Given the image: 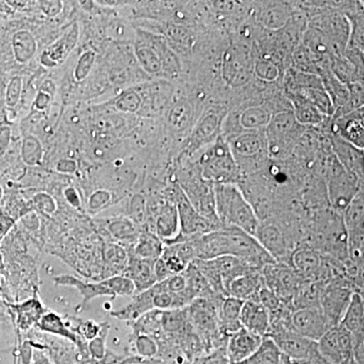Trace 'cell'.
Instances as JSON below:
<instances>
[{
    "instance_id": "1",
    "label": "cell",
    "mask_w": 364,
    "mask_h": 364,
    "mask_svg": "<svg viewBox=\"0 0 364 364\" xmlns=\"http://www.w3.org/2000/svg\"><path fill=\"white\" fill-rule=\"evenodd\" d=\"M191 240L195 248L196 259L208 260L232 256L260 270L275 263L255 237L238 228L221 227Z\"/></svg>"
},
{
    "instance_id": "2",
    "label": "cell",
    "mask_w": 364,
    "mask_h": 364,
    "mask_svg": "<svg viewBox=\"0 0 364 364\" xmlns=\"http://www.w3.org/2000/svg\"><path fill=\"white\" fill-rule=\"evenodd\" d=\"M215 214L222 227H235L255 237L260 221L236 183L214 184Z\"/></svg>"
},
{
    "instance_id": "3",
    "label": "cell",
    "mask_w": 364,
    "mask_h": 364,
    "mask_svg": "<svg viewBox=\"0 0 364 364\" xmlns=\"http://www.w3.org/2000/svg\"><path fill=\"white\" fill-rule=\"evenodd\" d=\"M200 165L203 178L213 184L236 183L240 174L231 148L222 136L208 146Z\"/></svg>"
},
{
    "instance_id": "4",
    "label": "cell",
    "mask_w": 364,
    "mask_h": 364,
    "mask_svg": "<svg viewBox=\"0 0 364 364\" xmlns=\"http://www.w3.org/2000/svg\"><path fill=\"white\" fill-rule=\"evenodd\" d=\"M360 181L363 179L345 169L334 157L328 171V198L337 213L342 214L359 191H363Z\"/></svg>"
},
{
    "instance_id": "5",
    "label": "cell",
    "mask_w": 364,
    "mask_h": 364,
    "mask_svg": "<svg viewBox=\"0 0 364 364\" xmlns=\"http://www.w3.org/2000/svg\"><path fill=\"white\" fill-rule=\"evenodd\" d=\"M342 221L346 231L347 252L349 260L363 268L364 252V196L363 189L342 213Z\"/></svg>"
},
{
    "instance_id": "6",
    "label": "cell",
    "mask_w": 364,
    "mask_h": 364,
    "mask_svg": "<svg viewBox=\"0 0 364 364\" xmlns=\"http://www.w3.org/2000/svg\"><path fill=\"white\" fill-rule=\"evenodd\" d=\"M267 337L273 340L282 355L294 359L317 360L321 358L317 342L306 338L282 324L270 326Z\"/></svg>"
},
{
    "instance_id": "7",
    "label": "cell",
    "mask_w": 364,
    "mask_h": 364,
    "mask_svg": "<svg viewBox=\"0 0 364 364\" xmlns=\"http://www.w3.org/2000/svg\"><path fill=\"white\" fill-rule=\"evenodd\" d=\"M254 62L247 46H230L222 61V77L228 85L239 87L250 80Z\"/></svg>"
},
{
    "instance_id": "8",
    "label": "cell",
    "mask_w": 364,
    "mask_h": 364,
    "mask_svg": "<svg viewBox=\"0 0 364 364\" xmlns=\"http://www.w3.org/2000/svg\"><path fill=\"white\" fill-rule=\"evenodd\" d=\"M261 273L264 286L284 303L293 301L303 280L293 267H287L286 263L275 262L267 265L262 268Z\"/></svg>"
},
{
    "instance_id": "9",
    "label": "cell",
    "mask_w": 364,
    "mask_h": 364,
    "mask_svg": "<svg viewBox=\"0 0 364 364\" xmlns=\"http://www.w3.org/2000/svg\"><path fill=\"white\" fill-rule=\"evenodd\" d=\"M321 358L327 364H347L352 358L350 333L341 325L333 327L317 342Z\"/></svg>"
},
{
    "instance_id": "10",
    "label": "cell",
    "mask_w": 364,
    "mask_h": 364,
    "mask_svg": "<svg viewBox=\"0 0 364 364\" xmlns=\"http://www.w3.org/2000/svg\"><path fill=\"white\" fill-rule=\"evenodd\" d=\"M176 205L178 210L181 232L183 240L203 236L222 227L219 223L212 221L198 212L189 202L183 191H181L177 196Z\"/></svg>"
},
{
    "instance_id": "11",
    "label": "cell",
    "mask_w": 364,
    "mask_h": 364,
    "mask_svg": "<svg viewBox=\"0 0 364 364\" xmlns=\"http://www.w3.org/2000/svg\"><path fill=\"white\" fill-rule=\"evenodd\" d=\"M289 326L293 331L316 342L331 329L320 306L296 309L289 316Z\"/></svg>"
},
{
    "instance_id": "12",
    "label": "cell",
    "mask_w": 364,
    "mask_h": 364,
    "mask_svg": "<svg viewBox=\"0 0 364 364\" xmlns=\"http://www.w3.org/2000/svg\"><path fill=\"white\" fill-rule=\"evenodd\" d=\"M354 291H356L345 286L343 282H332L323 289L320 308L331 328L336 327L341 322Z\"/></svg>"
},
{
    "instance_id": "13",
    "label": "cell",
    "mask_w": 364,
    "mask_h": 364,
    "mask_svg": "<svg viewBox=\"0 0 364 364\" xmlns=\"http://www.w3.org/2000/svg\"><path fill=\"white\" fill-rule=\"evenodd\" d=\"M298 122L293 112H284L272 117L267 127L268 144L273 155L282 154L298 131Z\"/></svg>"
},
{
    "instance_id": "14",
    "label": "cell",
    "mask_w": 364,
    "mask_h": 364,
    "mask_svg": "<svg viewBox=\"0 0 364 364\" xmlns=\"http://www.w3.org/2000/svg\"><path fill=\"white\" fill-rule=\"evenodd\" d=\"M263 338L255 333L240 328L228 337L226 358L229 364H240L259 348Z\"/></svg>"
},
{
    "instance_id": "15",
    "label": "cell",
    "mask_w": 364,
    "mask_h": 364,
    "mask_svg": "<svg viewBox=\"0 0 364 364\" xmlns=\"http://www.w3.org/2000/svg\"><path fill=\"white\" fill-rule=\"evenodd\" d=\"M291 267L301 279L322 282L321 277L326 272L325 259L316 249H296L291 256Z\"/></svg>"
},
{
    "instance_id": "16",
    "label": "cell",
    "mask_w": 364,
    "mask_h": 364,
    "mask_svg": "<svg viewBox=\"0 0 364 364\" xmlns=\"http://www.w3.org/2000/svg\"><path fill=\"white\" fill-rule=\"evenodd\" d=\"M335 135L342 140L351 144L354 147L363 150L364 148V116L363 107L337 117L333 124Z\"/></svg>"
},
{
    "instance_id": "17",
    "label": "cell",
    "mask_w": 364,
    "mask_h": 364,
    "mask_svg": "<svg viewBox=\"0 0 364 364\" xmlns=\"http://www.w3.org/2000/svg\"><path fill=\"white\" fill-rule=\"evenodd\" d=\"M154 233L165 246L183 240L176 203H166L159 208L155 221Z\"/></svg>"
},
{
    "instance_id": "18",
    "label": "cell",
    "mask_w": 364,
    "mask_h": 364,
    "mask_svg": "<svg viewBox=\"0 0 364 364\" xmlns=\"http://www.w3.org/2000/svg\"><path fill=\"white\" fill-rule=\"evenodd\" d=\"M79 39V26L74 23L68 32L53 43L41 55L40 62L45 68H55L62 65L76 47Z\"/></svg>"
},
{
    "instance_id": "19",
    "label": "cell",
    "mask_w": 364,
    "mask_h": 364,
    "mask_svg": "<svg viewBox=\"0 0 364 364\" xmlns=\"http://www.w3.org/2000/svg\"><path fill=\"white\" fill-rule=\"evenodd\" d=\"M241 327L255 333L261 337H267L269 333L272 318L265 306L258 299L244 301L240 314Z\"/></svg>"
},
{
    "instance_id": "20",
    "label": "cell",
    "mask_w": 364,
    "mask_h": 364,
    "mask_svg": "<svg viewBox=\"0 0 364 364\" xmlns=\"http://www.w3.org/2000/svg\"><path fill=\"white\" fill-rule=\"evenodd\" d=\"M223 123V114L219 109H210L198 119L191 138V151L200 149L214 143L220 136V128Z\"/></svg>"
},
{
    "instance_id": "21",
    "label": "cell",
    "mask_w": 364,
    "mask_h": 364,
    "mask_svg": "<svg viewBox=\"0 0 364 364\" xmlns=\"http://www.w3.org/2000/svg\"><path fill=\"white\" fill-rule=\"evenodd\" d=\"M128 254L129 260L123 274L133 282L136 293H142L156 284L157 279L154 272L156 261L141 259L130 252Z\"/></svg>"
},
{
    "instance_id": "22",
    "label": "cell",
    "mask_w": 364,
    "mask_h": 364,
    "mask_svg": "<svg viewBox=\"0 0 364 364\" xmlns=\"http://www.w3.org/2000/svg\"><path fill=\"white\" fill-rule=\"evenodd\" d=\"M255 238L277 263H284L287 255V242L282 231L272 224L259 225Z\"/></svg>"
},
{
    "instance_id": "23",
    "label": "cell",
    "mask_w": 364,
    "mask_h": 364,
    "mask_svg": "<svg viewBox=\"0 0 364 364\" xmlns=\"http://www.w3.org/2000/svg\"><path fill=\"white\" fill-rule=\"evenodd\" d=\"M54 282L57 286L75 287L82 296L81 308H85L90 301L98 296H114L105 279L102 282H82L73 275L63 274L54 277Z\"/></svg>"
},
{
    "instance_id": "24",
    "label": "cell",
    "mask_w": 364,
    "mask_h": 364,
    "mask_svg": "<svg viewBox=\"0 0 364 364\" xmlns=\"http://www.w3.org/2000/svg\"><path fill=\"white\" fill-rule=\"evenodd\" d=\"M263 286L264 282L261 270L254 269L232 280L226 287V294L241 301L257 299L258 293Z\"/></svg>"
},
{
    "instance_id": "25",
    "label": "cell",
    "mask_w": 364,
    "mask_h": 364,
    "mask_svg": "<svg viewBox=\"0 0 364 364\" xmlns=\"http://www.w3.org/2000/svg\"><path fill=\"white\" fill-rule=\"evenodd\" d=\"M333 148L336 154L335 158L340 164L363 181V150L354 147L336 135L333 139Z\"/></svg>"
},
{
    "instance_id": "26",
    "label": "cell",
    "mask_w": 364,
    "mask_h": 364,
    "mask_svg": "<svg viewBox=\"0 0 364 364\" xmlns=\"http://www.w3.org/2000/svg\"><path fill=\"white\" fill-rule=\"evenodd\" d=\"M243 303L244 301L229 296H224L220 301L219 325L223 336L229 337L240 329V314Z\"/></svg>"
},
{
    "instance_id": "27",
    "label": "cell",
    "mask_w": 364,
    "mask_h": 364,
    "mask_svg": "<svg viewBox=\"0 0 364 364\" xmlns=\"http://www.w3.org/2000/svg\"><path fill=\"white\" fill-rule=\"evenodd\" d=\"M350 335L364 334V301L360 291H354L340 324Z\"/></svg>"
},
{
    "instance_id": "28",
    "label": "cell",
    "mask_w": 364,
    "mask_h": 364,
    "mask_svg": "<svg viewBox=\"0 0 364 364\" xmlns=\"http://www.w3.org/2000/svg\"><path fill=\"white\" fill-rule=\"evenodd\" d=\"M136 59L140 62L144 70L149 74H159L162 72L161 60L153 45L148 39L147 33H139L135 45Z\"/></svg>"
},
{
    "instance_id": "29",
    "label": "cell",
    "mask_w": 364,
    "mask_h": 364,
    "mask_svg": "<svg viewBox=\"0 0 364 364\" xmlns=\"http://www.w3.org/2000/svg\"><path fill=\"white\" fill-rule=\"evenodd\" d=\"M165 245L153 232H142L128 252L141 259L156 261L161 257Z\"/></svg>"
},
{
    "instance_id": "30",
    "label": "cell",
    "mask_w": 364,
    "mask_h": 364,
    "mask_svg": "<svg viewBox=\"0 0 364 364\" xmlns=\"http://www.w3.org/2000/svg\"><path fill=\"white\" fill-rule=\"evenodd\" d=\"M229 146L233 154L242 158L252 157L263 150L265 139L261 132H246L237 136Z\"/></svg>"
},
{
    "instance_id": "31",
    "label": "cell",
    "mask_w": 364,
    "mask_h": 364,
    "mask_svg": "<svg viewBox=\"0 0 364 364\" xmlns=\"http://www.w3.org/2000/svg\"><path fill=\"white\" fill-rule=\"evenodd\" d=\"M291 97H296L306 100L309 104L314 105L316 109L322 112L325 117H332L335 114V107L331 98L324 90V86L318 87L305 88L291 93Z\"/></svg>"
},
{
    "instance_id": "32",
    "label": "cell",
    "mask_w": 364,
    "mask_h": 364,
    "mask_svg": "<svg viewBox=\"0 0 364 364\" xmlns=\"http://www.w3.org/2000/svg\"><path fill=\"white\" fill-rule=\"evenodd\" d=\"M37 327L49 334L57 335V336L68 339L73 343H78L77 335L68 329L66 323L56 313H45L38 322Z\"/></svg>"
},
{
    "instance_id": "33",
    "label": "cell",
    "mask_w": 364,
    "mask_h": 364,
    "mask_svg": "<svg viewBox=\"0 0 364 364\" xmlns=\"http://www.w3.org/2000/svg\"><path fill=\"white\" fill-rule=\"evenodd\" d=\"M272 119V112L265 107H252L242 112L240 124L247 132H261L267 128Z\"/></svg>"
},
{
    "instance_id": "34",
    "label": "cell",
    "mask_w": 364,
    "mask_h": 364,
    "mask_svg": "<svg viewBox=\"0 0 364 364\" xmlns=\"http://www.w3.org/2000/svg\"><path fill=\"white\" fill-rule=\"evenodd\" d=\"M291 102L294 105V119L301 126H318L324 121V114L306 100L291 97Z\"/></svg>"
},
{
    "instance_id": "35",
    "label": "cell",
    "mask_w": 364,
    "mask_h": 364,
    "mask_svg": "<svg viewBox=\"0 0 364 364\" xmlns=\"http://www.w3.org/2000/svg\"><path fill=\"white\" fill-rule=\"evenodd\" d=\"M13 49L16 61L26 63L33 58L37 52V42L28 31H21L14 33L13 38Z\"/></svg>"
},
{
    "instance_id": "36",
    "label": "cell",
    "mask_w": 364,
    "mask_h": 364,
    "mask_svg": "<svg viewBox=\"0 0 364 364\" xmlns=\"http://www.w3.org/2000/svg\"><path fill=\"white\" fill-rule=\"evenodd\" d=\"M16 310L18 316V326L23 330L30 329L33 325H37L45 314L42 304L36 299L16 306Z\"/></svg>"
},
{
    "instance_id": "37",
    "label": "cell",
    "mask_w": 364,
    "mask_h": 364,
    "mask_svg": "<svg viewBox=\"0 0 364 364\" xmlns=\"http://www.w3.org/2000/svg\"><path fill=\"white\" fill-rule=\"evenodd\" d=\"M282 353L269 337H264L259 348L240 364H279Z\"/></svg>"
},
{
    "instance_id": "38",
    "label": "cell",
    "mask_w": 364,
    "mask_h": 364,
    "mask_svg": "<svg viewBox=\"0 0 364 364\" xmlns=\"http://www.w3.org/2000/svg\"><path fill=\"white\" fill-rule=\"evenodd\" d=\"M107 229H109V234L117 241L128 242L133 245L140 235L135 223L128 219L112 220L107 226Z\"/></svg>"
},
{
    "instance_id": "39",
    "label": "cell",
    "mask_w": 364,
    "mask_h": 364,
    "mask_svg": "<svg viewBox=\"0 0 364 364\" xmlns=\"http://www.w3.org/2000/svg\"><path fill=\"white\" fill-rule=\"evenodd\" d=\"M104 259L105 265H107L112 272H116V275L121 274L119 272L123 274L128 263L129 254L121 246L109 244L104 249Z\"/></svg>"
},
{
    "instance_id": "40",
    "label": "cell",
    "mask_w": 364,
    "mask_h": 364,
    "mask_svg": "<svg viewBox=\"0 0 364 364\" xmlns=\"http://www.w3.org/2000/svg\"><path fill=\"white\" fill-rule=\"evenodd\" d=\"M134 350L138 354V358L148 359L155 358L159 352V343L154 337L144 333L134 332Z\"/></svg>"
},
{
    "instance_id": "41",
    "label": "cell",
    "mask_w": 364,
    "mask_h": 364,
    "mask_svg": "<svg viewBox=\"0 0 364 364\" xmlns=\"http://www.w3.org/2000/svg\"><path fill=\"white\" fill-rule=\"evenodd\" d=\"M21 155L23 161L31 166L41 164L44 156V150L37 136L30 135L23 139Z\"/></svg>"
},
{
    "instance_id": "42",
    "label": "cell",
    "mask_w": 364,
    "mask_h": 364,
    "mask_svg": "<svg viewBox=\"0 0 364 364\" xmlns=\"http://www.w3.org/2000/svg\"><path fill=\"white\" fill-rule=\"evenodd\" d=\"M191 119H193V109L188 102H179L170 111V124L179 130L186 129L191 124Z\"/></svg>"
},
{
    "instance_id": "43",
    "label": "cell",
    "mask_w": 364,
    "mask_h": 364,
    "mask_svg": "<svg viewBox=\"0 0 364 364\" xmlns=\"http://www.w3.org/2000/svg\"><path fill=\"white\" fill-rule=\"evenodd\" d=\"M105 280L114 296H133L136 293L133 282L124 274L114 275Z\"/></svg>"
},
{
    "instance_id": "44",
    "label": "cell",
    "mask_w": 364,
    "mask_h": 364,
    "mask_svg": "<svg viewBox=\"0 0 364 364\" xmlns=\"http://www.w3.org/2000/svg\"><path fill=\"white\" fill-rule=\"evenodd\" d=\"M253 72L261 80L272 82L279 76V67L272 60L259 59L254 62Z\"/></svg>"
},
{
    "instance_id": "45",
    "label": "cell",
    "mask_w": 364,
    "mask_h": 364,
    "mask_svg": "<svg viewBox=\"0 0 364 364\" xmlns=\"http://www.w3.org/2000/svg\"><path fill=\"white\" fill-rule=\"evenodd\" d=\"M141 104H142V100H141L140 95L136 91H128L119 97L116 102V107L119 111L132 114V112H138Z\"/></svg>"
},
{
    "instance_id": "46",
    "label": "cell",
    "mask_w": 364,
    "mask_h": 364,
    "mask_svg": "<svg viewBox=\"0 0 364 364\" xmlns=\"http://www.w3.org/2000/svg\"><path fill=\"white\" fill-rule=\"evenodd\" d=\"M95 61V53L93 51H87L81 55L74 70V77L76 80L81 81L87 77L90 73L91 68Z\"/></svg>"
},
{
    "instance_id": "47",
    "label": "cell",
    "mask_w": 364,
    "mask_h": 364,
    "mask_svg": "<svg viewBox=\"0 0 364 364\" xmlns=\"http://www.w3.org/2000/svg\"><path fill=\"white\" fill-rule=\"evenodd\" d=\"M109 325L107 323L102 324V330L100 334L95 339L91 340L90 343V350L91 355L97 359H102L105 355V340H107V333H109Z\"/></svg>"
},
{
    "instance_id": "48",
    "label": "cell",
    "mask_w": 364,
    "mask_h": 364,
    "mask_svg": "<svg viewBox=\"0 0 364 364\" xmlns=\"http://www.w3.org/2000/svg\"><path fill=\"white\" fill-rule=\"evenodd\" d=\"M54 92V83L50 80L45 81L44 85L41 87L39 93H38L37 97H36L35 104H33L36 109H39V111H44L46 107L49 105L50 102H51Z\"/></svg>"
},
{
    "instance_id": "49",
    "label": "cell",
    "mask_w": 364,
    "mask_h": 364,
    "mask_svg": "<svg viewBox=\"0 0 364 364\" xmlns=\"http://www.w3.org/2000/svg\"><path fill=\"white\" fill-rule=\"evenodd\" d=\"M287 21L286 13L280 9H270L262 14V23L268 28H280L286 23Z\"/></svg>"
},
{
    "instance_id": "50",
    "label": "cell",
    "mask_w": 364,
    "mask_h": 364,
    "mask_svg": "<svg viewBox=\"0 0 364 364\" xmlns=\"http://www.w3.org/2000/svg\"><path fill=\"white\" fill-rule=\"evenodd\" d=\"M347 86H348L349 90L348 112L363 107V83L360 85L358 81H355V82L349 83Z\"/></svg>"
},
{
    "instance_id": "51",
    "label": "cell",
    "mask_w": 364,
    "mask_h": 364,
    "mask_svg": "<svg viewBox=\"0 0 364 364\" xmlns=\"http://www.w3.org/2000/svg\"><path fill=\"white\" fill-rule=\"evenodd\" d=\"M21 87H23V80L21 77L16 76L9 82L6 90V104L9 107H14L20 100Z\"/></svg>"
},
{
    "instance_id": "52",
    "label": "cell",
    "mask_w": 364,
    "mask_h": 364,
    "mask_svg": "<svg viewBox=\"0 0 364 364\" xmlns=\"http://www.w3.org/2000/svg\"><path fill=\"white\" fill-rule=\"evenodd\" d=\"M33 203L45 214H53L56 210V203L54 198L47 193H38L37 196H33Z\"/></svg>"
},
{
    "instance_id": "53",
    "label": "cell",
    "mask_w": 364,
    "mask_h": 364,
    "mask_svg": "<svg viewBox=\"0 0 364 364\" xmlns=\"http://www.w3.org/2000/svg\"><path fill=\"white\" fill-rule=\"evenodd\" d=\"M100 330H102V324H97L93 321H85V322H81L79 324L76 331L79 335H82L85 339L91 341L100 334Z\"/></svg>"
},
{
    "instance_id": "54",
    "label": "cell",
    "mask_w": 364,
    "mask_h": 364,
    "mask_svg": "<svg viewBox=\"0 0 364 364\" xmlns=\"http://www.w3.org/2000/svg\"><path fill=\"white\" fill-rule=\"evenodd\" d=\"M109 200H111V193L105 189H100L90 196L88 205H90V210H100V208L107 205Z\"/></svg>"
},
{
    "instance_id": "55",
    "label": "cell",
    "mask_w": 364,
    "mask_h": 364,
    "mask_svg": "<svg viewBox=\"0 0 364 364\" xmlns=\"http://www.w3.org/2000/svg\"><path fill=\"white\" fill-rule=\"evenodd\" d=\"M131 214L136 222L142 223L145 219V205H144V198L141 196H135L132 202Z\"/></svg>"
},
{
    "instance_id": "56",
    "label": "cell",
    "mask_w": 364,
    "mask_h": 364,
    "mask_svg": "<svg viewBox=\"0 0 364 364\" xmlns=\"http://www.w3.org/2000/svg\"><path fill=\"white\" fill-rule=\"evenodd\" d=\"M41 9L46 16L50 18H54L57 14L61 13L62 2L61 1H43L41 2Z\"/></svg>"
},
{
    "instance_id": "57",
    "label": "cell",
    "mask_w": 364,
    "mask_h": 364,
    "mask_svg": "<svg viewBox=\"0 0 364 364\" xmlns=\"http://www.w3.org/2000/svg\"><path fill=\"white\" fill-rule=\"evenodd\" d=\"M168 33L170 38L176 42L182 43V44H188L189 42V35L181 26H171L169 28Z\"/></svg>"
},
{
    "instance_id": "58",
    "label": "cell",
    "mask_w": 364,
    "mask_h": 364,
    "mask_svg": "<svg viewBox=\"0 0 364 364\" xmlns=\"http://www.w3.org/2000/svg\"><path fill=\"white\" fill-rule=\"evenodd\" d=\"M64 196H65L67 202L70 203L72 207H80V198H79V196L77 191H76V189H74L73 188L65 189V191H64Z\"/></svg>"
},
{
    "instance_id": "59",
    "label": "cell",
    "mask_w": 364,
    "mask_h": 364,
    "mask_svg": "<svg viewBox=\"0 0 364 364\" xmlns=\"http://www.w3.org/2000/svg\"><path fill=\"white\" fill-rule=\"evenodd\" d=\"M76 167H77V165H76V162L73 161V160L64 159L58 162L57 170L60 172H63V173H73L76 170Z\"/></svg>"
},
{
    "instance_id": "60",
    "label": "cell",
    "mask_w": 364,
    "mask_h": 364,
    "mask_svg": "<svg viewBox=\"0 0 364 364\" xmlns=\"http://www.w3.org/2000/svg\"><path fill=\"white\" fill-rule=\"evenodd\" d=\"M121 364H159L158 363H154L153 360H148V359H143L140 358H132L130 359H127L124 363Z\"/></svg>"
},
{
    "instance_id": "61",
    "label": "cell",
    "mask_w": 364,
    "mask_h": 364,
    "mask_svg": "<svg viewBox=\"0 0 364 364\" xmlns=\"http://www.w3.org/2000/svg\"><path fill=\"white\" fill-rule=\"evenodd\" d=\"M9 131L7 130L6 133L2 132V138L0 139V155L4 154V151H6L7 145H9Z\"/></svg>"
},
{
    "instance_id": "62",
    "label": "cell",
    "mask_w": 364,
    "mask_h": 364,
    "mask_svg": "<svg viewBox=\"0 0 364 364\" xmlns=\"http://www.w3.org/2000/svg\"><path fill=\"white\" fill-rule=\"evenodd\" d=\"M228 361H222V358H207L203 359V360L198 361V363L196 364H227ZM229 364V363H228Z\"/></svg>"
},
{
    "instance_id": "63",
    "label": "cell",
    "mask_w": 364,
    "mask_h": 364,
    "mask_svg": "<svg viewBox=\"0 0 364 364\" xmlns=\"http://www.w3.org/2000/svg\"><path fill=\"white\" fill-rule=\"evenodd\" d=\"M347 364H358V363H355V360H354V359H351V360L349 361V363Z\"/></svg>"
}]
</instances>
